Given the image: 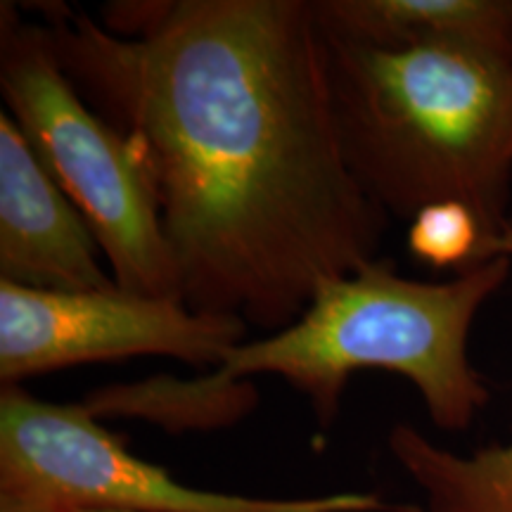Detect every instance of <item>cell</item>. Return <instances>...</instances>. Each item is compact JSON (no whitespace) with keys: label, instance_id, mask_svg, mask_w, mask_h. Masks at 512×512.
Here are the masks:
<instances>
[{"label":"cell","instance_id":"obj_12","mask_svg":"<svg viewBox=\"0 0 512 512\" xmlns=\"http://www.w3.org/2000/svg\"><path fill=\"white\" fill-rule=\"evenodd\" d=\"M505 233L512 235V214H510V221H508V228H505ZM505 233H503V235H505Z\"/></svg>","mask_w":512,"mask_h":512},{"label":"cell","instance_id":"obj_10","mask_svg":"<svg viewBox=\"0 0 512 512\" xmlns=\"http://www.w3.org/2000/svg\"><path fill=\"white\" fill-rule=\"evenodd\" d=\"M259 403L252 380H228L219 370L181 380L155 375L150 380L110 384L83 399L93 418H140L171 432L221 430L245 418Z\"/></svg>","mask_w":512,"mask_h":512},{"label":"cell","instance_id":"obj_6","mask_svg":"<svg viewBox=\"0 0 512 512\" xmlns=\"http://www.w3.org/2000/svg\"><path fill=\"white\" fill-rule=\"evenodd\" d=\"M245 320L190 309L181 299L112 287L55 292L0 280V380L17 384L81 363L169 356L219 368L247 342Z\"/></svg>","mask_w":512,"mask_h":512},{"label":"cell","instance_id":"obj_3","mask_svg":"<svg viewBox=\"0 0 512 512\" xmlns=\"http://www.w3.org/2000/svg\"><path fill=\"white\" fill-rule=\"evenodd\" d=\"M510 275L508 256L439 283L373 259L320 285L294 323L238 344L214 370L228 380L283 377L306 396L320 430L335 425L351 375L384 370L413 384L439 430L465 432L491 399L470 358L472 325Z\"/></svg>","mask_w":512,"mask_h":512},{"label":"cell","instance_id":"obj_1","mask_svg":"<svg viewBox=\"0 0 512 512\" xmlns=\"http://www.w3.org/2000/svg\"><path fill=\"white\" fill-rule=\"evenodd\" d=\"M62 69L143 152L190 309L266 335L377 256L311 0L38 3Z\"/></svg>","mask_w":512,"mask_h":512},{"label":"cell","instance_id":"obj_4","mask_svg":"<svg viewBox=\"0 0 512 512\" xmlns=\"http://www.w3.org/2000/svg\"><path fill=\"white\" fill-rule=\"evenodd\" d=\"M0 93L5 112L81 211L119 290L181 299L143 152L88 105L43 22H27L12 3L0 10Z\"/></svg>","mask_w":512,"mask_h":512},{"label":"cell","instance_id":"obj_9","mask_svg":"<svg viewBox=\"0 0 512 512\" xmlns=\"http://www.w3.org/2000/svg\"><path fill=\"white\" fill-rule=\"evenodd\" d=\"M512 259V235H501L489 259ZM389 453L425 496L427 512H512V439L470 456L434 444L413 425H394Z\"/></svg>","mask_w":512,"mask_h":512},{"label":"cell","instance_id":"obj_8","mask_svg":"<svg viewBox=\"0 0 512 512\" xmlns=\"http://www.w3.org/2000/svg\"><path fill=\"white\" fill-rule=\"evenodd\" d=\"M318 24L373 46L482 48L512 57V0H311Z\"/></svg>","mask_w":512,"mask_h":512},{"label":"cell","instance_id":"obj_5","mask_svg":"<svg viewBox=\"0 0 512 512\" xmlns=\"http://www.w3.org/2000/svg\"><path fill=\"white\" fill-rule=\"evenodd\" d=\"M0 512H420L377 494L259 498L195 489L133 456L79 406L0 392Z\"/></svg>","mask_w":512,"mask_h":512},{"label":"cell","instance_id":"obj_11","mask_svg":"<svg viewBox=\"0 0 512 512\" xmlns=\"http://www.w3.org/2000/svg\"><path fill=\"white\" fill-rule=\"evenodd\" d=\"M486 235L477 216L463 204L444 202L425 207L408 226V252L432 268H465L484 259Z\"/></svg>","mask_w":512,"mask_h":512},{"label":"cell","instance_id":"obj_7","mask_svg":"<svg viewBox=\"0 0 512 512\" xmlns=\"http://www.w3.org/2000/svg\"><path fill=\"white\" fill-rule=\"evenodd\" d=\"M81 211L0 112V280L55 292L119 287Z\"/></svg>","mask_w":512,"mask_h":512},{"label":"cell","instance_id":"obj_2","mask_svg":"<svg viewBox=\"0 0 512 512\" xmlns=\"http://www.w3.org/2000/svg\"><path fill=\"white\" fill-rule=\"evenodd\" d=\"M320 34L339 140L363 192L408 223L432 204H463L489 259L512 214V57Z\"/></svg>","mask_w":512,"mask_h":512}]
</instances>
